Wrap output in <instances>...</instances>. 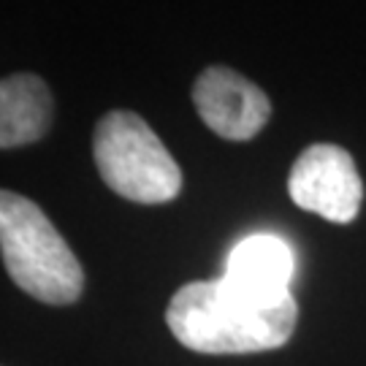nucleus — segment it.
Here are the masks:
<instances>
[{"label": "nucleus", "instance_id": "1", "mask_svg": "<svg viewBox=\"0 0 366 366\" xmlns=\"http://www.w3.org/2000/svg\"><path fill=\"white\" fill-rule=\"evenodd\" d=\"M296 320V299L258 301L222 277L182 285L166 310V323L177 342L207 355L277 350L293 337Z\"/></svg>", "mask_w": 366, "mask_h": 366}, {"label": "nucleus", "instance_id": "2", "mask_svg": "<svg viewBox=\"0 0 366 366\" xmlns=\"http://www.w3.org/2000/svg\"><path fill=\"white\" fill-rule=\"evenodd\" d=\"M0 249L6 272L33 299L54 307L79 301L84 272L74 249L30 198L0 193Z\"/></svg>", "mask_w": 366, "mask_h": 366}, {"label": "nucleus", "instance_id": "3", "mask_svg": "<svg viewBox=\"0 0 366 366\" xmlns=\"http://www.w3.org/2000/svg\"><path fill=\"white\" fill-rule=\"evenodd\" d=\"M98 174L117 196L166 204L182 190V171L155 131L133 112H109L92 133Z\"/></svg>", "mask_w": 366, "mask_h": 366}, {"label": "nucleus", "instance_id": "4", "mask_svg": "<svg viewBox=\"0 0 366 366\" xmlns=\"http://www.w3.org/2000/svg\"><path fill=\"white\" fill-rule=\"evenodd\" d=\"M288 193L304 212H315L331 222H350L361 209L364 182L347 149L337 144H312L293 163Z\"/></svg>", "mask_w": 366, "mask_h": 366}, {"label": "nucleus", "instance_id": "5", "mask_svg": "<svg viewBox=\"0 0 366 366\" xmlns=\"http://www.w3.org/2000/svg\"><path fill=\"white\" fill-rule=\"evenodd\" d=\"M198 117L228 142H249L272 117V101L234 68L212 66L193 84Z\"/></svg>", "mask_w": 366, "mask_h": 366}, {"label": "nucleus", "instance_id": "6", "mask_svg": "<svg viewBox=\"0 0 366 366\" xmlns=\"http://www.w3.org/2000/svg\"><path fill=\"white\" fill-rule=\"evenodd\" d=\"M293 272H296V258L285 239L274 234H252L228 252L222 280L252 299L280 304L293 299L290 296Z\"/></svg>", "mask_w": 366, "mask_h": 366}, {"label": "nucleus", "instance_id": "7", "mask_svg": "<svg viewBox=\"0 0 366 366\" xmlns=\"http://www.w3.org/2000/svg\"><path fill=\"white\" fill-rule=\"evenodd\" d=\"M52 92L36 74H14L0 81V147L33 144L52 125Z\"/></svg>", "mask_w": 366, "mask_h": 366}]
</instances>
